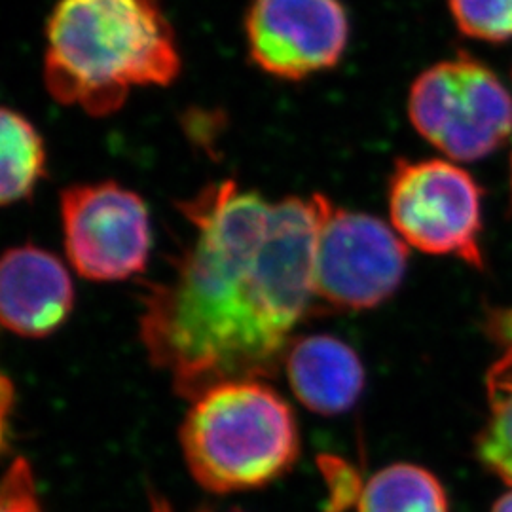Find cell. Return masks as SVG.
<instances>
[{
  "label": "cell",
  "mask_w": 512,
  "mask_h": 512,
  "mask_svg": "<svg viewBox=\"0 0 512 512\" xmlns=\"http://www.w3.org/2000/svg\"><path fill=\"white\" fill-rule=\"evenodd\" d=\"M327 198L270 202L236 181L181 203L194 239L143 298L141 340L188 401L260 380L289 348L313 298V251Z\"/></svg>",
  "instance_id": "obj_1"
},
{
  "label": "cell",
  "mask_w": 512,
  "mask_h": 512,
  "mask_svg": "<svg viewBox=\"0 0 512 512\" xmlns=\"http://www.w3.org/2000/svg\"><path fill=\"white\" fill-rule=\"evenodd\" d=\"M181 67L162 0H59L48 19L46 88L90 116L122 109L133 88L169 86Z\"/></svg>",
  "instance_id": "obj_2"
},
{
  "label": "cell",
  "mask_w": 512,
  "mask_h": 512,
  "mask_svg": "<svg viewBox=\"0 0 512 512\" xmlns=\"http://www.w3.org/2000/svg\"><path fill=\"white\" fill-rule=\"evenodd\" d=\"M179 439L192 478L219 495L272 484L300 454L293 408L256 378L215 385L194 399Z\"/></svg>",
  "instance_id": "obj_3"
},
{
  "label": "cell",
  "mask_w": 512,
  "mask_h": 512,
  "mask_svg": "<svg viewBox=\"0 0 512 512\" xmlns=\"http://www.w3.org/2000/svg\"><path fill=\"white\" fill-rule=\"evenodd\" d=\"M410 122L458 162L482 160L512 133V97L484 63L459 54L421 73L410 88Z\"/></svg>",
  "instance_id": "obj_4"
},
{
  "label": "cell",
  "mask_w": 512,
  "mask_h": 512,
  "mask_svg": "<svg viewBox=\"0 0 512 512\" xmlns=\"http://www.w3.org/2000/svg\"><path fill=\"white\" fill-rule=\"evenodd\" d=\"M389 217L404 243L482 268V190L446 160H399L389 179Z\"/></svg>",
  "instance_id": "obj_5"
},
{
  "label": "cell",
  "mask_w": 512,
  "mask_h": 512,
  "mask_svg": "<svg viewBox=\"0 0 512 512\" xmlns=\"http://www.w3.org/2000/svg\"><path fill=\"white\" fill-rule=\"evenodd\" d=\"M408 251L384 220L327 200L313 251V298L334 310H370L391 298L406 274Z\"/></svg>",
  "instance_id": "obj_6"
},
{
  "label": "cell",
  "mask_w": 512,
  "mask_h": 512,
  "mask_svg": "<svg viewBox=\"0 0 512 512\" xmlns=\"http://www.w3.org/2000/svg\"><path fill=\"white\" fill-rule=\"evenodd\" d=\"M65 251L90 281H126L147 270L152 228L145 200L114 181L74 184L61 192Z\"/></svg>",
  "instance_id": "obj_7"
},
{
  "label": "cell",
  "mask_w": 512,
  "mask_h": 512,
  "mask_svg": "<svg viewBox=\"0 0 512 512\" xmlns=\"http://www.w3.org/2000/svg\"><path fill=\"white\" fill-rule=\"evenodd\" d=\"M251 61L281 80L336 67L349 40L340 0H253L245 19Z\"/></svg>",
  "instance_id": "obj_8"
},
{
  "label": "cell",
  "mask_w": 512,
  "mask_h": 512,
  "mask_svg": "<svg viewBox=\"0 0 512 512\" xmlns=\"http://www.w3.org/2000/svg\"><path fill=\"white\" fill-rule=\"evenodd\" d=\"M73 308V279L59 256L37 245L0 255V327L44 338L67 323Z\"/></svg>",
  "instance_id": "obj_9"
},
{
  "label": "cell",
  "mask_w": 512,
  "mask_h": 512,
  "mask_svg": "<svg viewBox=\"0 0 512 512\" xmlns=\"http://www.w3.org/2000/svg\"><path fill=\"white\" fill-rule=\"evenodd\" d=\"M285 370L296 399L323 416L348 412L365 387V366L355 349L327 334L289 344Z\"/></svg>",
  "instance_id": "obj_10"
},
{
  "label": "cell",
  "mask_w": 512,
  "mask_h": 512,
  "mask_svg": "<svg viewBox=\"0 0 512 512\" xmlns=\"http://www.w3.org/2000/svg\"><path fill=\"white\" fill-rule=\"evenodd\" d=\"M44 175L42 135L23 114L0 107V207L27 200Z\"/></svg>",
  "instance_id": "obj_11"
},
{
  "label": "cell",
  "mask_w": 512,
  "mask_h": 512,
  "mask_svg": "<svg viewBox=\"0 0 512 512\" xmlns=\"http://www.w3.org/2000/svg\"><path fill=\"white\" fill-rule=\"evenodd\" d=\"M359 512H450L439 478L412 463H393L378 471L357 501Z\"/></svg>",
  "instance_id": "obj_12"
},
{
  "label": "cell",
  "mask_w": 512,
  "mask_h": 512,
  "mask_svg": "<svg viewBox=\"0 0 512 512\" xmlns=\"http://www.w3.org/2000/svg\"><path fill=\"white\" fill-rule=\"evenodd\" d=\"M488 420L476 437V458L512 486V342L488 370Z\"/></svg>",
  "instance_id": "obj_13"
},
{
  "label": "cell",
  "mask_w": 512,
  "mask_h": 512,
  "mask_svg": "<svg viewBox=\"0 0 512 512\" xmlns=\"http://www.w3.org/2000/svg\"><path fill=\"white\" fill-rule=\"evenodd\" d=\"M459 31L484 42L512 38V0H450Z\"/></svg>",
  "instance_id": "obj_14"
},
{
  "label": "cell",
  "mask_w": 512,
  "mask_h": 512,
  "mask_svg": "<svg viewBox=\"0 0 512 512\" xmlns=\"http://www.w3.org/2000/svg\"><path fill=\"white\" fill-rule=\"evenodd\" d=\"M0 512H44L29 461L18 458L0 478Z\"/></svg>",
  "instance_id": "obj_15"
},
{
  "label": "cell",
  "mask_w": 512,
  "mask_h": 512,
  "mask_svg": "<svg viewBox=\"0 0 512 512\" xmlns=\"http://www.w3.org/2000/svg\"><path fill=\"white\" fill-rule=\"evenodd\" d=\"M14 406V384L0 372V454L6 452L10 439V412Z\"/></svg>",
  "instance_id": "obj_16"
},
{
  "label": "cell",
  "mask_w": 512,
  "mask_h": 512,
  "mask_svg": "<svg viewBox=\"0 0 512 512\" xmlns=\"http://www.w3.org/2000/svg\"><path fill=\"white\" fill-rule=\"evenodd\" d=\"M492 512H512V490L495 501Z\"/></svg>",
  "instance_id": "obj_17"
},
{
  "label": "cell",
  "mask_w": 512,
  "mask_h": 512,
  "mask_svg": "<svg viewBox=\"0 0 512 512\" xmlns=\"http://www.w3.org/2000/svg\"><path fill=\"white\" fill-rule=\"evenodd\" d=\"M511 167H512V165H511ZM511 186H512V169H511Z\"/></svg>",
  "instance_id": "obj_18"
},
{
  "label": "cell",
  "mask_w": 512,
  "mask_h": 512,
  "mask_svg": "<svg viewBox=\"0 0 512 512\" xmlns=\"http://www.w3.org/2000/svg\"><path fill=\"white\" fill-rule=\"evenodd\" d=\"M230 512H241V511H230Z\"/></svg>",
  "instance_id": "obj_19"
}]
</instances>
